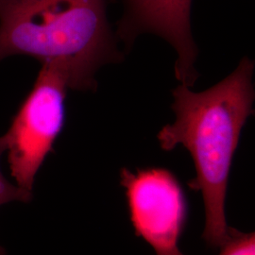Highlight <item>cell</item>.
<instances>
[{"instance_id":"cell-5","label":"cell","mask_w":255,"mask_h":255,"mask_svg":"<svg viewBox=\"0 0 255 255\" xmlns=\"http://www.w3.org/2000/svg\"><path fill=\"white\" fill-rule=\"evenodd\" d=\"M123 14L118 35L132 43L140 34L162 37L177 53L175 76L185 86L198 79L195 62L198 49L192 36V0H120Z\"/></svg>"},{"instance_id":"cell-1","label":"cell","mask_w":255,"mask_h":255,"mask_svg":"<svg viewBox=\"0 0 255 255\" xmlns=\"http://www.w3.org/2000/svg\"><path fill=\"white\" fill-rule=\"evenodd\" d=\"M254 61L245 57L233 73L205 91L179 85L173 90L175 121L157 135L162 149L182 146L191 154L196 177L188 184L202 195V238L213 248L222 246L231 230L225 212L229 177L242 128L254 114Z\"/></svg>"},{"instance_id":"cell-3","label":"cell","mask_w":255,"mask_h":255,"mask_svg":"<svg viewBox=\"0 0 255 255\" xmlns=\"http://www.w3.org/2000/svg\"><path fill=\"white\" fill-rule=\"evenodd\" d=\"M67 74L56 63H44L31 90L3 135L10 175L19 188L32 194L38 171L64 128Z\"/></svg>"},{"instance_id":"cell-7","label":"cell","mask_w":255,"mask_h":255,"mask_svg":"<svg viewBox=\"0 0 255 255\" xmlns=\"http://www.w3.org/2000/svg\"><path fill=\"white\" fill-rule=\"evenodd\" d=\"M6 151V143L4 137H0V159L1 156ZM32 200V194L19 188L17 185L8 181L0 167V206L9 203L11 201H21V202H30ZM6 255V252L3 247L0 246V255Z\"/></svg>"},{"instance_id":"cell-4","label":"cell","mask_w":255,"mask_h":255,"mask_svg":"<svg viewBox=\"0 0 255 255\" xmlns=\"http://www.w3.org/2000/svg\"><path fill=\"white\" fill-rule=\"evenodd\" d=\"M129 219L138 237L156 255H184L179 242L185 228L188 205L182 185L172 172L162 167L130 171L123 168Z\"/></svg>"},{"instance_id":"cell-6","label":"cell","mask_w":255,"mask_h":255,"mask_svg":"<svg viewBox=\"0 0 255 255\" xmlns=\"http://www.w3.org/2000/svg\"><path fill=\"white\" fill-rule=\"evenodd\" d=\"M219 249V255H255V234L231 228L227 240Z\"/></svg>"},{"instance_id":"cell-2","label":"cell","mask_w":255,"mask_h":255,"mask_svg":"<svg viewBox=\"0 0 255 255\" xmlns=\"http://www.w3.org/2000/svg\"><path fill=\"white\" fill-rule=\"evenodd\" d=\"M20 55L63 66L69 89H95L98 70L121 58L107 0H0V61Z\"/></svg>"}]
</instances>
